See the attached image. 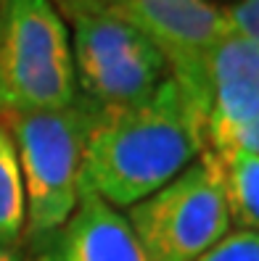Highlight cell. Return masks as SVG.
Wrapping results in <instances>:
<instances>
[{
  "instance_id": "1",
  "label": "cell",
  "mask_w": 259,
  "mask_h": 261,
  "mask_svg": "<svg viewBox=\"0 0 259 261\" xmlns=\"http://www.w3.org/2000/svg\"><path fill=\"white\" fill-rule=\"evenodd\" d=\"M204 150L201 121L170 76L151 98L98 114L82 156V193L132 208Z\"/></svg>"
},
{
  "instance_id": "2",
  "label": "cell",
  "mask_w": 259,
  "mask_h": 261,
  "mask_svg": "<svg viewBox=\"0 0 259 261\" xmlns=\"http://www.w3.org/2000/svg\"><path fill=\"white\" fill-rule=\"evenodd\" d=\"M53 6L69 27L77 95L98 111L140 103L172 76L151 35L109 0H61Z\"/></svg>"
},
{
  "instance_id": "3",
  "label": "cell",
  "mask_w": 259,
  "mask_h": 261,
  "mask_svg": "<svg viewBox=\"0 0 259 261\" xmlns=\"http://www.w3.org/2000/svg\"><path fill=\"white\" fill-rule=\"evenodd\" d=\"M98 109L77 95L72 106L53 111L0 116L16 143L24 195V235L37 243L64 224L82 193V156Z\"/></svg>"
},
{
  "instance_id": "4",
  "label": "cell",
  "mask_w": 259,
  "mask_h": 261,
  "mask_svg": "<svg viewBox=\"0 0 259 261\" xmlns=\"http://www.w3.org/2000/svg\"><path fill=\"white\" fill-rule=\"evenodd\" d=\"M77 100L72 40L53 0H0V116Z\"/></svg>"
},
{
  "instance_id": "5",
  "label": "cell",
  "mask_w": 259,
  "mask_h": 261,
  "mask_svg": "<svg viewBox=\"0 0 259 261\" xmlns=\"http://www.w3.org/2000/svg\"><path fill=\"white\" fill-rule=\"evenodd\" d=\"M148 261H196L233 229L220 159L204 150L164 188L127 208Z\"/></svg>"
},
{
  "instance_id": "6",
  "label": "cell",
  "mask_w": 259,
  "mask_h": 261,
  "mask_svg": "<svg viewBox=\"0 0 259 261\" xmlns=\"http://www.w3.org/2000/svg\"><path fill=\"white\" fill-rule=\"evenodd\" d=\"M259 111V45L225 29L209 58L206 150L225 156Z\"/></svg>"
},
{
  "instance_id": "7",
  "label": "cell",
  "mask_w": 259,
  "mask_h": 261,
  "mask_svg": "<svg viewBox=\"0 0 259 261\" xmlns=\"http://www.w3.org/2000/svg\"><path fill=\"white\" fill-rule=\"evenodd\" d=\"M35 245L32 261H148L125 214L90 193H80L72 217Z\"/></svg>"
},
{
  "instance_id": "8",
  "label": "cell",
  "mask_w": 259,
  "mask_h": 261,
  "mask_svg": "<svg viewBox=\"0 0 259 261\" xmlns=\"http://www.w3.org/2000/svg\"><path fill=\"white\" fill-rule=\"evenodd\" d=\"M27 227V195L21 179V164L11 129L0 119V245L13 248L24 238Z\"/></svg>"
},
{
  "instance_id": "9",
  "label": "cell",
  "mask_w": 259,
  "mask_h": 261,
  "mask_svg": "<svg viewBox=\"0 0 259 261\" xmlns=\"http://www.w3.org/2000/svg\"><path fill=\"white\" fill-rule=\"evenodd\" d=\"M217 159L222 166L233 229H254V232H259V156L233 150Z\"/></svg>"
},
{
  "instance_id": "10",
  "label": "cell",
  "mask_w": 259,
  "mask_h": 261,
  "mask_svg": "<svg viewBox=\"0 0 259 261\" xmlns=\"http://www.w3.org/2000/svg\"><path fill=\"white\" fill-rule=\"evenodd\" d=\"M196 261H259V232L254 229H230L217 245Z\"/></svg>"
},
{
  "instance_id": "11",
  "label": "cell",
  "mask_w": 259,
  "mask_h": 261,
  "mask_svg": "<svg viewBox=\"0 0 259 261\" xmlns=\"http://www.w3.org/2000/svg\"><path fill=\"white\" fill-rule=\"evenodd\" d=\"M222 16L230 32L259 45V0H236L222 8Z\"/></svg>"
},
{
  "instance_id": "12",
  "label": "cell",
  "mask_w": 259,
  "mask_h": 261,
  "mask_svg": "<svg viewBox=\"0 0 259 261\" xmlns=\"http://www.w3.org/2000/svg\"><path fill=\"white\" fill-rule=\"evenodd\" d=\"M233 150L249 153V156H259V111H256V116L249 121V127L238 135ZM233 150H227V153H233Z\"/></svg>"
},
{
  "instance_id": "13",
  "label": "cell",
  "mask_w": 259,
  "mask_h": 261,
  "mask_svg": "<svg viewBox=\"0 0 259 261\" xmlns=\"http://www.w3.org/2000/svg\"><path fill=\"white\" fill-rule=\"evenodd\" d=\"M0 261H19V258L11 248H3V245H0Z\"/></svg>"
}]
</instances>
